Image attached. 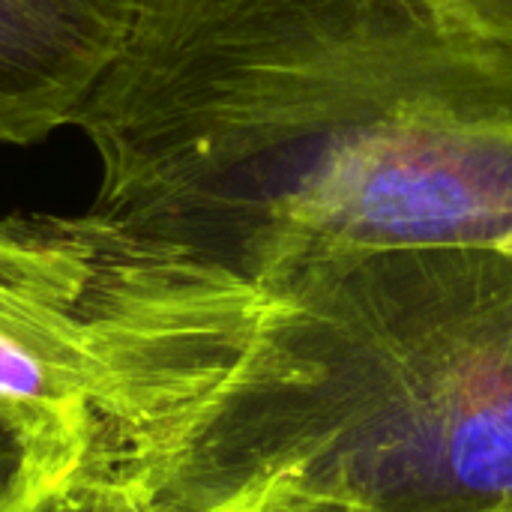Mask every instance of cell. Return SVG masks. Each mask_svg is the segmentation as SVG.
Listing matches in <instances>:
<instances>
[{
  "label": "cell",
  "instance_id": "cell-1",
  "mask_svg": "<svg viewBox=\"0 0 512 512\" xmlns=\"http://www.w3.org/2000/svg\"><path fill=\"white\" fill-rule=\"evenodd\" d=\"M30 303L132 512H512V243L240 282L66 216Z\"/></svg>",
  "mask_w": 512,
  "mask_h": 512
},
{
  "label": "cell",
  "instance_id": "cell-2",
  "mask_svg": "<svg viewBox=\"0 0 512 512\" xmlns=\"http://www.w3.org/2000/svg\"><path fill=\"white\" fill-rule=\"evenodd\" d=\"M75 126L87 213L228 279L512 243V51L441 0H135Z\"/></svg>",
  "mask_w": 512,
  "mask_h": 512
},
{
  "label": "cell",
  "instance_id": "cell-3",
  "mask_svg": "<svg viewBox=\"0 0 512 512\" xmlns=\"http://www.w3.org/2000/svg\"><path fill=\"white\" fill-rule=\"evenodd\" d=\"M135 0H0V144L75 126L129 30Z\"/></svg>",
  "mask_w": 512,
  "mask_h": 512
},
{
  "label": "cell",
  "instance_id": "cell-4",
  "mask_svg": "<svg viewBox=\"0 0 512 512\" xmlns=\"http://www.w3.org/2000/svg\"><path fill=\"white\" fill-rule=\"evenodd\" d=\"M30 300H0V435L15 453L81 450L84 393L78 372L30 315Z\"/></svg>",
  "mask_w": 512,
  "mask_h": 512
},
{
  "label": "cell",
  "instance_id": "cell-5",
  "mask_svg": "<svg viewBox=\"0 0 512 512\" xmlns=\"http://www.w3.org/2000/svg\"><path fill=\"white\" fill-rule=\"evenodd\" d=\"M0 512H132L81 468V450L15 453L0 471Z\"/></svg>",
  "mask_w": 512,
  "mask_h": 512
},
{
  "label": "cell",
  "instance_id": "cell-6",
  "mask_svg": "<svg viewBox=\"0 0 512 512\" xmlns=\"http://www.w3.org/2000/svg\"><path fill=\"white\" fill-rule=\"evenodd\" d=\"M444 9L474 36L512 51V0H441Z\"/></svg>",
  "mask_w": 512,
  "mask_h": 512
},
{
  "label": "cell",
  "instance_id": "cell-7",
  "mask_svg": "<svg viewBox=\"0 0 512 512\" xmlns=\"http://www.w3.org/2000/svg\"><path fill=\"white\" fill-rule=\"evenodd\" d=\"M3 462H6V453H3V450H0V465H3Z\"/></svg>",
  "mask_w": 512,
  "mask_h": 512
}]
</instances>
